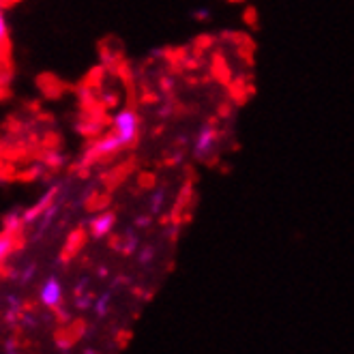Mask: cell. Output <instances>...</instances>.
<instances>
[{"label": "cell", "instance_id": "cell-5", "mask_svg": "<svg viewBox=\"0 0 354 354\" xmlns=\"http://www.w3.org/2000/svg\"><path fill=\"white\" fill-rule=\"evenodd\" d=\"M114 225H116V215L110 213V211H106V213H99V215H95L91 219L88 232H91L93 239H106V236L112 234Z\"/></svg>", "mask_w": 354, "mask_h": 354}, {"label": "cell", "instance_id": "cell-7", "mask_svg": "<svg viewBox=\"0 0 354 354\" xmlns=\"http://www.w3.org/2000/svg\"><path fill=\"white\" fill-rule=\"evenodd\" d=\"M165 202H168V189H165V187H157V189L149 196L151 215H159V213L163 211Z\"/></svg>", "mask_w": 354, "mask_h": 354}, {"label": "cell", "instance_id": "cell-4", "mask_svg": "<svg viewBox=\"0 0 354 354\" xmlns=\"http://www.w3.org/2000/svg\"><path fill=\"white\" fill-rule=\"evenodd\" d=\"M118 151H122V144H120V140L110 131L108 136L99 138V140L93 144L91 151H88V155H91L93 159H103V157H112V155H116Z\"/></svg>", "mask_w": 354, "mask_h": 354}, {"label": "cell", "instance_id": "cell-9", "mask_svg": "<svg viewBox=\"0 0 354 354\" xmlns=\"http://www.w3.org/2000/svg\"><path fill=\"white\" fill-rule=\"evenodd\" d=\"M155 245H142V247H138V252H136V256H138V264H142V266H147V264H151L153 260H155Z\"/></svg>", "mask_w": 354, "mask_h": 354}, {"label": "cell", "instance_id": "cell-8", "mask_svg": "<svg viewBox=\"0 0 354 354\" xmlns=\"http://www.w3.org/2000/svg\"><path fill=\"white\" fill-rule=\"evenodd\" d=\"M138 247H140V239L133 230H127L122 236V245H120V252L124 256H133L138 252Z\"/></svg>", "mask_w": 354, "mask_h": 354}, {"label": "cell", "instance_id": "cell-13", "mask_svg": "<svg viewBox=\"0 0 354 354\" xmlns=\"http://www.w3.org/2000/svg\"><path fill=\"white\" fill-rule=\"evenodd\" d=\"M211 15H213L211 9H206V7H198L192 11V17L198 19V22H206V19H211Z\"/></svg>", "mask_w": 354, "mask_h": 354}, {"label": "cell", "instance_id": "cell-2", "mask_svg": "<svg viewBox=\"0 0 354 354\" xmlns=\"http://www.w3.org/2000/svg\"><path fill=\"white\" fill-rule=\"evenodd\" d=\"M112 133L120 140L122 149H129L140 136V116L131 108H122L112 118Z\"/></svg>", "mask_w": 354, "mask_h": 354}, {"label": "cell", "instance_id": "cell-14", "mask_svg": "<svg viewBox=\"0 0 354 354\" xmlns=\"http://www.w3.org/2000/svg\"><path fill=\"white\" fill-rule=\"evenodd\" d=\"M136 225H138V227H147V225H151V215H140V217H136Z\"/></svg>", "mask_w": 354, "mask_h": 354}, {"label": "cell", "instance_id": "cell-12", "mask_svg": "<svg viewBox=\"0 0 354 354\" xmlns=\"http://www.w3.org/2000/svg\"><path fill=\"white\" fill-rule=\"evenodd\" d=\"M7 41V17H5V7L0 3V48L5 46Z\"/></svg>", "mask_w": 354, "mask_h": 354}, {"label": "cell", "instance_id": "cell-3", "mask_svg": "<svg viewBox=\"0 0 354 354\" xmlns=\"http://www.w3.org/2000/svg\"><path fill=\"white\" fill-rule=\"evenodd\" d=\"M62 299H65V290H62V283L56 277H48L39 286V303L44 307L56 309V307H60Z\"/></svg>", "mask_w": 354, "mask_h": 354}, {"label": "cell", "instance_id": "cell-1", "mask_svg": "<svg viewBox=\"0 0 354 354\" xmlns=\"http://www.w3.org/2000/svg\"><path fill=\"white\" fill-rule=\"evenodd\" d=\"M219 147V129L213 120H206L200 124V129L194 136L192 142V155L198 161H211Z\"/></svg>", "mask_w": 354, "mask_h": 354}, {"label": "cell", "instance_id": "cell-6", "mask_svg": "<svg viewBox=\"0 0 354 354\" xmlns=\"http://www.w3.org/2000/svg\"><path fill=\"white\" fill-rule=\"evenodd\" d=\"M54 196H56V189H52V192H48V194H44L39 198V202L37 204H32L28 211L22 215V219H24V223H28V221H32V219H37L41 213L46 211V208H50L52 206V202H54Z\"/></svg>", "mask_w": 354, "mask_h": 354}, {"label": "cell", "instance_id": "cell-10", "mask_svg": "<svg viewBox=\"0 0 354 354\" xmlns=\"http://www.w3.org/2000/svg\"><path fill=\"white\" fill-rule=\"evenodd\" d=\"M110 301H112V295L110 292H106V295H101L99 299H95V314L101 318V316H106L108 311H110Z\"/></svg>", "mask_w": 354, "mask_h": 354}, {"label": "cell", "instance_id": "cell-11", "mask_svg": "<svg viewBox=\"0 0 354 354\" xmlns=\"http://www.w3.org/2000/svg\"><path fill=\"white\" fill-rule=\"evenodd\" d=\"M13 247V239L9 234H0V262L7 258V254L11 252Z\"/></svg>", "mask_w": 354, "mask_h": 354}]
</instances>
